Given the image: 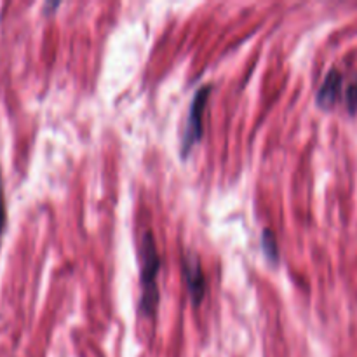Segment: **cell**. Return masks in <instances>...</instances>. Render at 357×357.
Listing matches in <instances>:
<instances>
[{"label": "cell", "instance_id": "cell-5", "mask_svg": "<svg viewBox=\"0 0 357 357\" xmlns=\"http://www.w3.org/2000/svg\"><path fill=\"white\" fill-rule=\"evenodd\" d=\"M261 244H264V251L271 261L279 260V251H278V241H275L274 234L271 230H265L261 236Z\"/></svg>", "mask_w": 357, "mask_h": 357}, {"label": "cell", "instance_id": "cell-1", "mask_svg": "<svg viewBox=\"0 0 357 357\" xmlns=\"http://www.w3.org/2000/svg\"><path fill=\"white\" fill-rule=\"evenodd\" d=\"M139 284H142V300L139 309L145 316H153L159 305V289H157V274L160 268L159 251L152 232H145L139 246Z\"/></svg>", "mask_w": 357, "mask_h": 357}, {"label": "cell", "instance_id": "cell-7", "mask_svg": "<svg viewBox=\"0 0 357 357\" xmlns=\"http://www.w3.org/2000/svg\"><path fill=\"white\" fill-rule=\"evenodd\" d=\"M6 227V204H3V183H2V173H0V236Z\"/></svg>", "mask_w": 357, "mask_h": 357}, {"label": "cell", "instance_id": "cell-2", "mask_svg": "<svg viewBox=\"0 0 357 357\" xmlns=\"http://www.w3.org/2000/svg\"><path fill=\"white\" fill-rule=\"evenodd\" d=\"M209 91H211V86L201 87L195 93L194 101L190 105V114H188L183 139H181V155L183 157H187L192 146L199 143V139L202 138V112H204L206 103H208Z\"/></svg>", "mask_w": 357, "mask_h": 357}, {"label": "cell", "instance_id": "cell-4", "mask_svg": "<svg viewBox=\"0 0 357 357\" xmlns=\"http://www.w3.org/2000/svg\"><path fill=\"white\" fill-rule=\"evenodd\" d=\"M342 82H344V77L338 70H331L330 73L324 79L323 86H321L319 93H317V105L324 110H330L335 103L338 101L342 93Z\"/></svg>", "mask_w": 357, "mask_h": 357}, {"label": "cell", "instance_id": "cell-6", "mask_svg": "<svg viewBox=\"0 0 357 357\" xmlns=\"http://www.w3.org/2000/svg\"><path fill=\"white\" fill-rule=\"evenodd\" d=\"M347 105L351 114H356L357 112V80L352 82L347 89Z\"/></svg>", "mask_w": 357, "mask_h": 357}, {"label": "cell", "instance_id": "cell-3", "mask_svg": "<svg viewBox=\"0 0 357 357\" xmlns=\"http://www.w3.org/2000/svg\"><path fill=\"white\" fill-rule=\"evenodd\" d=\"M183 268H185V278H187L188 291H190L192 295V302H194L195 305H199L206 295V279H204V274H202V267L197 255L188 253L187 257H185Z\"/></svg>", "mask_w": 357, "mask_h": 357}]
</instances>
